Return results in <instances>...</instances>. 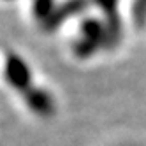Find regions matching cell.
Wrapping results in <instances>:
<instances>
[{
	"label": "cell",
	"instance_id": "obj_2",
	"mask_svg": "<svg viewBox=\"0 0 146 146\" xmlns=\"http://www.w3.org/2000/svg\"><path fill=\"white\" fill-rule=\"evenodd\" d=\"M86 5H88V0H67V2H64L62 5H58L55 9L53 16H51L48 21L44 23V28L46 30H51V28L60 27L67 18L83 13L86 9Z\"/></svg>",
	"mask_w": 146,
	"mask_h": 146
},
{
	"label": "cell",
	"instance_id": "obj_3",
	"mask_svg": "<svg viewBox=\"0 0 146 146\" xmlns=\"http://www.w3.org/2000/svg\"><path fill=\"white\" fill-rule=\"evenodd\" d=\"M58 5L55 4V0H34L32 4V11H34V16L39 19V21L46 23L48 19L53 16L55 9Z\"/></svg>",
	"mask_w": 146,
	"mask_h": 146
},
{
	"label": "cell",
	"instance_id": "obj_4",
	"mask_svg": "<svg viewBox=\"0 0 146 146\" xmlns=\"http://www.w3.org/2000/svg\"><path fill=\"white\" fill-rule=\"evenodd\" d=\"M134 19L137 25H143L146 21V0H134Z\"/></svg>",
	"mask_w": 146,
	"mask_h": 146
},
{
	"label": "cell",
	"instance_id": "obj_1",
	"mask_svg": "<svg viewBox=\"0 0 146 146\" xmlns=\"http://www.w3.org/2000/svg\"><path fill=\"white\" fill-rule=\"evenodd\" d=\"M81 30V40L76 44V49L79 55H88L93 49H97L100 42L108 39V28L106 23L99 21L95 18H86L83 19L79 27Z\"/></svg>",
	"mask_w": 146,
	"mask_h": 146
}]
</instances>
